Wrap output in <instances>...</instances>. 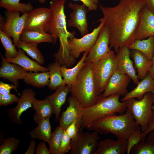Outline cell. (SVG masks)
Returning <instances> with one entry per match:
<instances>
[{
    "label": "cell",
    "mask_w": 154,
    "mask_h": 154,
    "mask_svg": "<svg viewBox=\"0 0 154 154\" xmlns=\"http://www.w3.org/2000/svg\"><path fill=\"white\" fill-rule=\"evenodd\" d=\"M145 5L144 0H120L117 5L107 7L99 5L104 26L108 29L109 47L117 52L135 41L140 21V13Z\"/></svg>",
    "instance_id": "6da1fadb"
},
{
    "label": "cell",
    "mask_w": 154,
    "mask_h": 154,
    "mask_svg": "<svg viewBox=\"0 0 154 154\" xmlns=\"http://www.w3.org/2000/svg\"><path fill=\"white\" fill-rule=\"evenodd\" d=\"M87 129L100 134L112 133L117 139H127L132 133L140 129V127L127 109L123 114L106 116L96 121Z\"/></svg>",
    "instance_id": "7a4b0ae2"
},
{
    "label": "cell",
    "mask_w": 154,
    "mask_h": 154,
    "mask_svg": "<svg viewBox=\"0 0 154 154\" xmlns=\"http://www.w3.org/2000/svg\"><path fill=\"white\" fill-rule=\"evenodd\" d=\"M120 96L114 94L104 97L99 95L98 102L94 105L84 108L80 122V129L87 128L101 119L117 113L122 114L127 108L126 100L120 102Z\"/></svg>",
    "instance_id": "3957f363"
},
{
    "label": "cell",
    "mask_w": 154,
    "mask_h": 154,
    "mask_svg": "<svg viewBox=\"0 0 154 154\" xmlns=\"http://www.w3.org/2000/svg\"><path fill=\"white\" fill-rule=\"evenodd\" d=\"M70 92L84 109L98 102L100 96L96 92L92 63H86L80 70L70 87Z\"/></svg>",
    "instance_id": "277c9868"
},
{
    "label": "cell",
    "mask_w": 154,
    "mask_h": 154,
    "mask_svg": "<svg viewBox=\"0 0 154 154\" xmlns=\"http://www.w3.org/2000/svg\"><path fill=\"white\" fill-rule=\"evenodd\" d=\"M65 0H51L50 8L52 14V21L47 32L53 37L54 44L58 38L60 46L66 47L68 41L74 37L75 31L70 32L67 29L66 17L64 12Z\"/></svg>",
    "instance_id": "5b68a950"
},
{
    "label": "cell",
    "mask_w": 154,
    "mask_h": 154,
    "mask_svg": "<svg viewBox=\"0 0 154 154\" xmlns=\"http://www.w3.org/2000/svg\"><path fill=\"white\" fill-rule=\"evenodd\" d=\"M118 63L116 54L111 50L105 56L92 63L97 95L104 91L110 78L117 70Z\"/></svg>",
    "instance_id": "8992f818"
},
{
    "label": "cell",
    "mask_w": 154,
    "mask_h": 154,
    "mask_svg": "<svg viewBox=\"0 0 154 154\" xmlns=\"http://www.w3.org/2000/svg\"><path fill=\"white\" fill-rule=\"evenodd\" d=\"M126 100L127 109L140 126L142 133H144L154 118V112L152 108L154 103V93L147 92L139 100L132 98Z\"/></svg>",
    "instance_id": "52a82bcc"
},
{
    "label": "cell",
    "mask_w": 154,
    "mask_h": 154,
    "mask_svg": "<svg viewBox=\"0 0 154 154\" xmlns=\"http://www.w3.org/2000/svg\"><path fill=\"white\" fill-rule=\"evenodd\" d=\"M100 137L96 131L92 133L79 131L72 139L70 154H94Z\"/></svg>",
    "instance_id": "ba28073f"
},
{
    "label": "cell",
    "mask_w": 154,
    "mask_h": 154,
    "mask_svg": "<svg viewBox=\"0 0 154 154\" xmlns=\"http://www.w3.org/2000/svg\"><path fill=\"white\" fill-rule=\"evenodd\" d=\"M98 21L100 23L99 25L94 28L91 32L88 33L80 38H77L74 37L68 41L69 50L72 56L76 58L83 52H89L104 26V21L102 18Z\"/></svg>",
    "instance_id": "9c48e42d"
},
{
    "label": "cell",
    "mask_w": 154,
    "mask_h": 154,
    "mask_svg": "<svg viewBox=\"0 0 154 154\" xmlns=\"http://www.w3.org/2000/svg\"><path fill=\"white\" fill-rule=\"evenodd\" d=\"M20 12L7 11L5 13L6 21L3 25H0V29L13 38L14 44L17 46L24 29L28 13L20 16Z\"/></svg>",
    "instance_id": "30bf717a"
},
{
    "label": "cell",
    "mask_w": 154,
    "mask_h": 154,
    "mask_svg": "<svg viewBox=\"0 0 154 154\" xmlns=\"http://www.w3.org/2000/svg\"><path fill=\"white\" fill-rule=\"evenodd\" d=\"M52 17L49 8L38 7L28 13L24 30L47 32Z\"/></svg>",
    "instance_id": "8fae6325"
},
{
    "label": "cell",
    "mask_w": 154,
    "mask_h": 154,
    "mask_svg": "<svg viewBox=\"0 0 154 154\" xmlns=\"http://www.w3.org/2000/svg\"><path fill=\"white\" fill-rule=\"evenodd\" d=\"M72 12L70 14L67 26L76 28L83 37L89 33L87 14L88 10L84 4L79 5L70 2L68 4Z\"/></svg>",
    "instance_id": "7c38bea8"
},
{
    "label": "cell",
    "mask_w": 154,
    "mask_h": 154,
    "mask_svg": "<svg viewBox=\"0 0 154 154\" xmlns=\"http://www.w3.org/2000/svg\"><path fill=\"white\" fill-rule=\"evenodd\" d=\"M108 30L104 26L95 42L86 57L84 62L92 63L107 55L110 51Z\"/></svg>",
    "instance_id": "4fadbf2b"
},
{
    "label": "cell",
    "mask_w": 154,
    "mask_h": 154,
    "mask_svg": "<svg viewBox=\"0 0 154 154\" xmlns=\"http://www.w3.org/2000/svg\"><path fill=\"white\" fill-rule=\"evenodd\" d=\"M35 94V92L30 88L25 89L23 91L17 105L7 111V114L12 123L17 125H22L21 116L24 112L32 107Z\"/></svg>",
    "instance_id": "5bb4252c"
},
{
    "label": "cell",
    "mask_w": 154,
    "mask_h": 154,
    "mask_svg": "<svg viewBox=\"0 0 154 154\" xmlns=\"http://www.w3.org/2000/svg\"><path fill=\"white\" fill-rule=\"evenodd\" d=\"M131 79L127 75L116 71L110 78L102 96L105 97L114 94L125 96L128 92L127 88Z\"/></svg>",
    "instance_id": "9a60e30c"
},
{
    "label": "cell",
    "mask_w": 154,
    "mask_h": 154,
    "mask_svg": "<svg viewBox=\"0 0 154 154\" xmlns=\"http://www.w3.org/2000/svg\"><path fill=\"white\" fill-rule=\"evenodd\" d=\"M1 57L0 77L13 83L17 88L18 80L24 79L27 72L18 64L8 62L1 54Z\"/></svg>",
    "instance_id": "2e32d148"
},
{
    "label": "cell",
    "mask_w": 154,
    "mask_h": 154,
    "mask_svg": "<svg viewBox=\"0 0 154 154\" xmlns=\"http://www.w3.org/2000/svg\"><path fill=\"white\" fill-rule=\"evenodd\" d=\"M130 52L127 46H124L119 48L116 52L118 60L116 71L120 73L127 74L137 84L139 81L133 66L132 61L130 58Z\"/></svg>",
    "instance_id": "e0dca14e"
},
{
    "label": "cell",
    "mask_w": 154,
    "mask_h": 154,
    "mask_svg": "<svg viewBox=\"0 0 154 154\" xmlns=\"http://www.w3.org/2000/svg\"><path fill=\"white\" fill-rule=\"evenodd\" d=\"M67 101L68 106L66 110L62 112L59 119V125L64 129L75 119L80 120L84 109L73 96L69 97Z\"/></svg>",
    "instance_id": "ac0fdd59"
},
{
    "label": "cell",
    "mask_w": 154,
    "mask_h": 154,
    "mask_svg": "<svg viewBox=\"0 0 154 154\" xmlns=\"http://www.w3.org/2000/svg\"><path fill=\"white\" fill-rule=\"evenodd\" d=\"M154 36V13L145 5L140 13V21L135 40Z\"/></svg>",
    "instance_id": "d6986e66"
},
{
    "label": "cell",
    "mask_w": 154,
    "mask_h": 154,
    "mask_svg": "<svg viewBox=\"0 0 154 154\" xmlns=\"http://www.w3.org/2000/svg\"><path fill=\"white\" fill-rule=\"evenodd\" d=\"M127 145V139L107 138L98 142L94 154H125Z\"/></svg>",
    "instance_id": "ffe728a7"
},
{
    "label": "cell",
    "mask_w": 154,
    "mask_h": 154,
    "mask_svg": "<svg viewBox=\"0 0 154 154\" xmlns=\"http://www.w3.org/2000/svg\"><path fill=\"white\" fill-rule=\"evenodd\" d=\"M70 92V87L68 85L63 84L59 86L53 94L47 96L46 98L52 105L56 121L59 119L62 106L64 104L67 96Z\"/></svg>",
    "instance_id": "44dd1931"
},
{
    "label": "cell",
    "mask_w": 154,
    "mask_h": 154,
    "mask_svg": "<svg viewBox=\"0 0 154 154\" xmlns=\"http://www.w3.org/2000/svg\"><path fill=\"white\" fill-rule=\"evenodd\" d=\"M137 86L127 93L121 99L123 102L132 98H137L138 100L142 98L146 93H154V79L149 72L146 76L139 82Z\"/></svg>",
    "instance_id": "7402d4cb"
},
{
    "label": "cell",
    "mask_w": 154,
    "mask_h": 154,
    "mask_svg": "<svg viewBox=\"0 0 154 154\" xmlns=\"http://www.w3.org/2000/svg\"><path fill=\"white\" fill-rule=\"evenodd\" d=\"M18 52V54L16 57L6 59L7 60L10 62L18 64L27 71L43 72L48 71L47 67L41 66L37 62L28 57L22 49L19 48Z\"/></svg>",
    "instance_id": "603a6c76"
},
{
    "label": "cell",
    "mask_w": 154,
    "mask_h": 154,
    "mask_svg": "<svg viewBox=\"0 0 154 154\" xmlns=\"http://www.w3.org/2000/svg\"><path fill=\"white\" fill-rule=\"evenodd\" d=\"M130 54L137 69L138 79L142 80L146 76L150 70L152 60H149L143 54L137 50H132Z\"/></svg>",
    "instance_id": "cb8c5ba5"
},
{
    "label": "cell",
    "mask_w": 154,
    "mask_h": 154,
    "mask_svg": "<svg viewBox=\"0 0 154 154\" xmlns=\"http://www.w3.org/2000/svg\"><path fill=\"white\" fill-rule=\"evenodd\" d=\"M32 105V108L35 111L33 118L36 123L38 124L41 120L50 118L53 113L52 105L46 98L40 100L35 98Z\"/></svg>",
    "instance_id": "d4e9b609"
},
{
    "label": "cell",
    "mask_w": 154,
    "mask_h": 154,
    "mask_svg": "<svg viewBox=\"0 0 154 154\" xmlns=\"http://www.w3.org/2000/svg\"><path fill=\"white\" fill-rule=\"evenodd\" d=\"M88 53V52H84L82 58L77 64L71 68H68L65 66H61L60 69L62 76L63 78V82L64 84L70 87L74 84L79 72L86 63L84 62V60Z\"/></svg>",
    "instance_id": "484cf974"
},
{
    "label": "cell",
    "mask_w": 154,
    "mask_h": 154,
    "mask_svg": "<svg viewBox=\"0 0 154 154\" xmlns=\"http://www.w3.org/2000/svg\"><path fill=\"white\" fill-rule=\"evenodd\" d=\"M52 132L49 118L40 120L38 125L29 133L31 138L43 140L48 143Z\"/></svg>",
    "instance_id": "4316f807"
},
{
    "label": "cell",
    "mask_w": 154,
    "mask_h": 154,
    "mask_svg": "<svg viewBox=\"0 0 154 154\" xmlns=\"http://www.w3.org/2000/svg\"><path fill=\"white\" fill-rule=\"evenodd\" d=\"M20 40L25 42L38 43L53 42V37L51 34L44 31H28L24 30L21 34Z\"/></svg>",
    "instance_id": "83f0119b"
},
{
    "label": "cell",
    "mask_w": 154,
    "mask_h": 154,
    "mask_svg": "<svg viewBox=\"0 0 154 154\" xmlns=\"http://www.w3.org/2000/svg\"><path fill=\"white\" fill-rule=\"evenodd\" d=\"M129 49L139 51L149 60H151L154 51V36L145 40H137L128 46Z\"/></svg>",
    "instance_id": "f1b7e54d"
},
{
    "label": "cell",
    "mask_w": 154,
    "mask_h": 154,
    "mask_svg": "<svg viewBox=\"0 0 154 154\" xmlns=\"http://www.w3.org/2000/svg\"><path fill=\"white\" fill-rule=\"evenodd\" d=\"M48 71L46 72H29L23 79L27 84L37 88H41L48 86L50 81Z\"/></svg>",
    "instance_id": "f546056e"
},
{
    "label": "cell",
    "mask_w": 154,
    "mask_h": 154,
    "mask_svg": "<svg viewBox=\"0 0 154 154\" xmlns=\"http://www.w3.org/2000/svg\"><path fill=\"white\" fill-rule=\"evenodd\" d=\"M61 65L55 62L50 64L48 66L49 74L50 81L48 88L52 90H56L59 86L64 84L62 78Z\"/></svg>",
    "instance_id": "4dcf8cb0"
},
{
    "label": "cell",
    "mask_w": 154,
    "mask_h": 154,
    "mask_svg": "<svg viewBox=\"0 0 154 154\" xmlns=\"http://www.w3.org/2000/svg\"><path fill=\"white\" fill-rule=\"evenodd\" d=\"M38 44L34 42H23L19 40L16 46L23 50L33 59L35 60L41 65L44 63V59L43 55L38 48Z\"/></svg>",
    "instance_id": "1f68e13d"
},
{
    "label": "cell",
    "mask_w": 154,
    "mask_h": 154,
    "mask_svg": "<svg viewBox=\"0 0 154 154\" xmlns=\"http://www.w3.org/2000/svg\"><path fill=\"white\" fill-rule=\"evenodd\" d=\"M20 0H0V7L9 11H17L24 14L33 9L30 3L20 2Z\"/></svg>",
    "instance_id": "d6a6232c"
},
{
    "label": "cell",
    "mask_w": 154,
    "mask_h": 154,
    "mask_svg": "<svg viewBox=\"0 0 154 154\" xmlns=\"http://www.w3.org/2000/svg\"><path fill=\"white\" fill-rule=\"evenodd\" d=\"M0 39L2 44L5 50V58L9 59L16 57L18 54V51L16 50L15 45L13 44L11 37L1 29H0Z\"/></svg>",
    "instance_id": "836d02e7"
},
{
    "label": "cell",
    "mask_w": 154,
    "mask_h": 154,
    "mask_svg": "<svg viewBox=\"0 0 154 154\" xmlns=\"http://www.w3.org/2000/svg\"><path fill=\"white\" fill-rule=\"evenodd\" d=\"M64 129L61 126L57 127L52 132L49 141V149L52 154H58L59 148Z\"/></svg>",
    "instance_id": "e575fe53"
},
{
    "label": "cell",
    "mask_w": 154,
    "mask_h": 154,
    "mask_svg": "<svg viewBox=\"0 0 154 154\" xmlns=\"http://www.w3.org/2000/svg\"><path fill=\"white\" fill-rule=\"evenodd\" d=\"M131 154H154V142L141 141L131 149Z\"/></svg>",
    "instance_id": "d590c367"
},
{
    "label": "cell",
    "mask_w": 154,
    "mask_h": 154,
    "mask_svg": "<svg viewBox=\"0 0 154 154\" xmlns=\"http://www.w3.org/2000/svg\"><path fill=\"white\" fill-rule=\"evenodd\" d=\"M20 140L13 137L5 139L0 146V154H11L17 148Z\"/></svg>",
    "instance_id": "8d00e7d4"
},
{
    "label": "cell",
    "mask_w": 154,
    "mask_h": 154,
    "mask_svg": "<svg viewBox=\"0 0 154 154\" xmlns=\"http://www.w3.org/2000/svg\"><path fill=\"white\" fill-rule=\"evenodd\" d=\"M142 133L140 129L132 133L127 139L126 153L130 154L132 148L142 140Z\"/></svg>",
    "instance_id": "74e56055"
},
{
    "label": "cell",
    "mask_w": 154,
    "mask_h": 154,
    "mask_svg": "<svg viewBox=\"0 0 154 154\" xmlns=\"http://www.w3.org/2000/svg\"><path fill=\"white\" fill-rule=\"evenodd\" d=\"M72 139L64 131L60 146L58 154H65L70 150Z\"/></svg>",
    "instance_id": "f35d334b"
},
{
    "label": "cell",
    "mask_w": 154,
    "mask_h": 154,
    "mask_svg": "<svg viewBox=\"0 0 154 154\" xmlns=\"http://www.w3.org/2000/svg\"><path fill=\"white\" fill-rule=\"evenodd\" d=\"M80 120L76 119L65 129L67 134L72 139L76 136L80 129Z\"/></svg>",
    "instance_id": "ab89813d"
},
{
    "label": "cell",
    "mask_w": 154,
    "mask_h": 154,
    "mask_svg": "<svg viewBox=\"0 0 154 154\" xmlns=\"http://www.w3.org/2000/svg\"><path fill=\"white\" fill-rule=\"evenodd\" d=\"M19 98L10 93L6 95L0 94V106H7L14 103H17Z\"/></svg>",
    "instance_id": "60d3db41"
},
{
    "label": "cell",
    "mask_w": 154,
    "mask_h": 154,
    "mask_svg": "<svg viewBox=\"0 0 154 154\" xmlns=\"http://www.w3.org/2000/svg\"><path fill=\"white\" fill-rule=\"evenodd\" d=\"M82 2L87 8L88 11H95L98 8L99 0H72Z\"/></svg>",
    "instance_id": "b9f144b4"
},
{
    "label": "cell",
    "mask_w": 154,
    "mask_h": 154,
    "mask_svg": "<svg viewBox=\"0 0 154 154\" xmlns=\"http://www.w3.org/2000/svg\"><path fill=\"white\" fill-rule=\"evenodd\" d=\"M14 89L15 91L17 92V88L14 85L4 83L2 81L0 82V94L2 95L8 94L10 93L11 90Z\"/></svg>",
    "instance_id": "7bdbcfd3"
},
{
    "label": "cell",
    "mask_w": 154,
    "mask_h": 154,
    "mask_svg": "<svg viewBox=\"0 0 154 154\" xmlns=\"http://www.w3.org/2000/svg\"><path fill=\"white\" fill-rule=\"evenodd\" d=\"M45 142H40L38 144L36 149V154H50L49 149L47 148Z\"/></svg>",
    "instance_id": "ee69618b"
},
{
    "label": "cell",
    "mask_w": 154,
    "mask_h": 154,
    "mask_svg": "<svg viewBox=\"0 0 154 154\" xmlns=\"http://www.w3.org/2000/svg\"><path fill=\"white\" fill-rule=\"evenodd\" d=\"M154 129V118L152 121L148 125L146 131L142 133L141 141H145V138L148 134Z\"/></svg>",
    "instance_id": "f6af8a7d"
},
{
    "label": "cell",
    "mask_w": 154,
    "mask_h": 154,
    "mask_svg": "<svg viewBox=\"0 0 154 154\" xmlns=\"http://www.w3.org/2000/svg\"><path fill=\"white\" fill-rule=\"evenodd\" d=\"M36 142L34 139H32L30 143L29 147L25 153V154H33L36 151Z\"/></svg>",
    "instance_id": "bcb514c9"
},
{
    "label": "cell",
    "mask_w": 154,
    "mask_h": 154,
    "mask_svg": "<svg viewBox=\"0 0 154 154\" xmlns=\"http://www.w3.org/2000/svg\"><path fill=\"white\" fill-rule=\"evenodd\" d=\"M146 6L154 13V0H144Z\"/></svg>",
    "instance_id": "7dc6e473"
},
{
    "label": "cell",
    "mask_w": 154,
    "mask_h": 154,
    "mask_svg": "<svg viewBox=\"0 0 154 154\" xmlns=\"http://www.w3.org/2000/svg\"><path fill=\"white\" fill-rule=\"evenodd\" d=\"M145 140L154 142V129L148 134L145 138Z\"/></svg>",
    "instance_id": "c3c4849f"
},
{
    "label": "cell",
    "mask_w": 154,
    "mask_h": 154,
    "mask_svg": "<svg viewBox=\"0 0 154 154\" xmlns=\"http://www.w3.org/2000/svg\"><path fill=\"white\" fill-rule=\"evenodd\" d=\"M152 64L150 69L149 72L153 78L154 79V51L152 59Z\"/></svg>",
    "instance_id": "681fc988"
},
{
    "label": "cell",
    "mask_w": 154,
    "mask_h": 154,
    "mask_svg": "<svg viewBox=\"0 0 154 154\" xmlns=\"http://www.w3.org/2000/svg\"><path fill=\"white\" fill-rule=\"evenodd\" d=\"M39 2L41 3H44L45 1L46 0H38Z\"/></svg>",
    "instance_id": "f907efd6"
},
{
    "label": "cell",
    "mask_w": 154,
    "mask_h": 154,
    "mask_svg": "<svg viewBox=\"0 0 154 154\" xmlns=\"http://www.w3.org/2000/svg\"><path fill=\"white\" fill-rule=\"evenodd\" d=\"M152 108L154 112V105L152 106Z\"/></svg>",
    "instance_id": "816d5d0a"
}]
</instances>
